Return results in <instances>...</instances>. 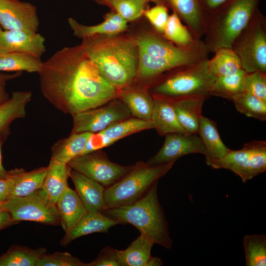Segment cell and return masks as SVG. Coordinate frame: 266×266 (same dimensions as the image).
<instances>
[{"label":"cell","instance_id":"d590c367","mask_svg":"<svg viewBox=\"0 0 266 266\" xmlns=\"http://www.w3.org/2000/svg\"><path fill=\"white\" fill-rule=\"evenodd\" d=\"M245 266H266V235L265 234L245 235L243 238Z\"/></svg>","mask_w":266,"mask_h":266},{"label":"cell","instance_id":"f1b7e54d","mask_svg":"<svg viewBox=\"0 0 266 266\" xmlns=\"http://www.w3.org/2000/svg\"><path fill=\"white\" fill-rule=\"evenodd\" d=\"M43 62L33 55L16 52H0V71L38 73Z\"/></svg>","mask_w":266,"mask_h":266},{"label":"cell","instance_id":"4fadbf2b","mask_svg":"<svg viewBox=\"0 0 266 266\" xmlns=\"http://www.w3.org/2000/svg\"><path fill=\"white\" fill-rule=\"evenodd\" d=\"M191 154H205L203 144L198 133H172L166 134L160 150L147 162L150 166L174 163Z\"/></svg>","mask_w":266,"mask_h":266},{"label":"cell","instance_id":"60d3db41","mask_svg":"<svg viewBox=\"0 0 266 266\" xmlns=\"http://www.w3.org/2000/svg\"><path fill=\"white\" fill-rule=\"evenodd\" d=\"M143 15L156 32L162 34L169 16L167 7L163 3L157 4L150 8L146 9Z\"/></svg>","mask_w":266,"mask_h":266},{"label":"cell","instance_id":"f907efd6","mask_svg":"<svg viewBox=\"0 0 266 266\" xmlns=\"http://www.w3.org/2000/svg\"><path fill=\"white\" fill-rule=\"evenodd\" d=\"M163 264L162 260L157 257H153L149 260L147 266H161Z\"/></svg>","mask_w":266,"mask_h":266},{"label":"cell","instance_id":"f6af8a7d","mask_svg":"<svg viewBox=\"0 0 266 266\" xmlns=\"http://www.w3.org/2000/svg\"><path fill=\"white\" fill-rule=\"evenodd\" d=\"M227 0H200L205 14L214 10Z\"/></svg>","mask_w":266,"mask_h":266},{"label":"cell","instance_id":"30bf717a","mask_svg":"<svg viewBox=\"0 0 266 266\" xmlns=\"http://www.w3.org/2000/svg\"><path fill=\"white\" fill-rule=\"evenodd\" d=\"M3 209L15 223L27 221L52 226L60 224L56 204L42 188L26 196L9 199L3 204Z\"/></svg>","mask_w":266,"mask_h":266},{"label":"cell","instance_id":"9a60e30c","mask_svg":"<svg viewBox=\"0 0 266 266\" xmlns=\"http://www.w3.org/2000/svg\"><path fill=\"white\" fill-rule=\"evenodd\" d=\"M45 41L37 32L3 30L0 35V52H20L40 58L46 52Z\"/></svg>","mask_w":266,"mask_h":266},{"label":"cell","instance_id":"7dc6e473","mask_svg":"<svg viewBox=\"0 0 266 266\" xmlns=\"http://www.w3.org/2000/svg\"><path fill=\"white\" fill-rule=\"evenodd\" d=\"M14 223L8 212L3 209L0 210V231Z\"/></svg>","mask_w":266,"mask_h":266},{"label":"cell","instance_id":"7bdbcfd3","mask_svg":"<svg viewBox=\"0 0 266 266\" xmlns=\"http://www.w3.org/2000/svg\"><path fill=\"white\" fill-rule=\"evenodd\" d=\"M115 141L105 136L100 132L93 133L89 138L85 147L81 155L100 150L112 145Z\"/></svg>","mask_w":266,"mask_h":266},{"label":"cell","instance_id":"681fc988","mask_svg":"<svg viewBox=\"0 0 266 266\" xmlns=\"http://www.w3.org/2000/svg\"><path fill=\"white\" fill-rule=\"evenodd\" d=\"M22 72H16L14 73H0V82L7 81L20 77Z\"/></svg>","mask_w":266,"mask_h":266},{"label":"cell","instance_id":"83f0119b","mask_svg":"<svg viewBox=\"0 0 266 266\" xmlns=\"http://www.w3.org/2000/svg\"><path fill=\"white\" fill-rule=\"evenodd\" d=\"M32 98V93L30 91L12 93L9 99L0 105V131L10 130L12 122L26 117V107Z\"/></svg>","mask_w":266,"mask_h":266},{"label":"cell","instance_id":"e575fe53","mask_svg":"<svg viewBox=\"0 0 266 266\" xmlns=\"http://www.w3.org/2000/svg\"><path fill=\"white\" fill-rule=\"evenodd\" d=\"M150 129H154L151 121L132 116L112 124L99 132L116 142L129 135Z\"/></svg>","mask_w":266,"mask_h":266},{"label":"cell","instance_id":"816d5d0a","mask_svg":"<svg viewBox=\"0 0 266 266\" xmlns=\"http://www.w3.org/2000/svg\"><path fill=\"white\" fill-rule=\"evenodd\" d=\"M98 3L108 5L111 7L112 3L117 0H93Z\"/></svg>","mask_w":266,"mask_h":266},{"label":"cell","instance_id":"ba28073f","mask_svg":"<svg viewBox=\"0 0 266 266\" xmlns=\"http://www.w3.org/2000/svg\"><path fill=\"white\" fill-rule=\"evenodd\" d=\"M231 48L246 72L266 73V17L259 9L236 37Z\"/></svg>","mask_w":266,"mask_h":266},{"label":"cell","instance_id":"ab89813d","mask_svg":"<svg viewBox=\"0 0 266 266\" xmlns=\"http://www.w3.org/2000/svg\"><path fill=\"white\" fill-rule=\"evenodd\" d=\"M87 263L66 252L46 253L36 263V266H87Z\"/></svg>","mask_w":266,"mask_h":266},{"label":"cell","instance_id":"2e32d148","mask_svg":"<svg viewBox=\"0 0 266 266\" xmlns=\"http://www.w3.org/2000/svg\"><path fill=\"white\" fill-rule=\"evenodd\" d=\"M47 166L30 171L22 168L7 171L6 177L9 199L29 195L42 187Z\"/></svg>","mask_w":266,"mask_h":266},{"label":"cell","instance_id":"74e56055","mask_svg":"<svg viewBox=\"0 0 266 266\" xmlns=\"http://www.w3.org/2000/svg\"><path fill=\"white\" fill-rule=\"evenodd\" d=\"M146 3L143 0H117L112 3L111 7L128 22L142 16Z\"/></svg>","mask_w":266,"mask_h":266},{"label":"cell","instance_id":"ac0fdd59","mask_svg":"<svg viewBox=\"0 0 266 266\" xmlns=\"http://www.w3.org/2000/svg\"><path fill=\"white\" fill-rule=\"evenodd\" d=\"M73 34L82 39L95 36H112L119 34L127 28V21L116 12L105 16L104 20L97 25H86L72 17L67 19Z\"/></svg>","mask_w":266,"mask_h":266},{"label":"cell","instance_id":"d6986e66","mask_svg":"<svg viewBox=\"0 0 266 266\" xmlns=\"http://www.w3.org/2000/svg\"><path fill=\"white\" fill-rule=\"evenodd\" d=\"M186 24L194 37L199 40L205 34V12L200 0H162Z\"/></svg>","mask_w":266,"mask_h":266},{"label":"cell","instance_id":"8fae6325","mask_svg":"<svg viewBox=\"0 0 266 266\" xmlns=\"http://www.w3.org/2000/svg\"><path fill=\"white\" fill-rule=\"evenodd\" d=\"M68 165L105 188L120 180L135 166V164L123 166L112 162L100 150L79 156Z\"/></svg>","mask_w":266,"mask_h":266},{"label":"cell","instance_id":"e0dca14e","mask_svg":"<svg viewBox=\"0 0 266 266\" xmlns=\"http://www.w3.org/2000/svg\"><path fill=\"white\" fill-rule=\"evenodd\" d=\"M69 177L87 212H102L107 209L104 198L105 187L72 168Z\"/></svg>","mask_w":266,"mask_h":266},{"label":"cell","instance_id":"44dd1931","mask_svg":"<svg viewBox=\"0 0 266 266\" xmlns=\"http://www.w3.org/2000/svg\"><path fill=\"white\" fill-rule=\"evenodd\" d=\"M206 99L202 96L169 99L179 123L187 133H198L202 107Z\"/></svg>","mask_w":266,"mask_h":266},{"label":"cell","instance_id":"d4e9b609","mask_svg":"<svg viewBox=\"0 0 266 266\" xmlns=\"http://www.w3.org/2000/svg\"><path fill=\"white\" fill-rule=\"evenodd\" d=\"M70 166L66 164L50 160L42 189L50 200L55 204L62 194L68 187Z\"/></svg>","mask_w":266,"mask_h":266},{"label":"cell","instance_id":"836d02e7","mask_svg":"<svg viewBox=\"0 0 266 266\" xmlns=\"http://www.w3.org/2000/svg\"><path fill=\"white\" fill-rule=\"evenodd\" d=\"M246 73L242 69L233 74L217 77L212 86L210 96L232 100L234 97L244 92Z\"/></svg>","mask_w":266,"mask_h":266},{"label":"cell","instance_id":"f546056e","mask_svg":"<svg viewBox=\"0 0 266 266\" xmlns=\"http://www.w3.org/2000/svg\"><path fill=\"white\" fill-rule=\"evenodd\" d=\"M154 244L149 237L140 233L127 249L118 252L125 266H147Z\"/></svg>","mask_w":266,"mask_h":266},{"label":"cell","instance_id":"8992f818","mask_svg":"<svg viewBox=\"0 0 266 266\" xmlns=\"http://www.w3.org/2000/svg\"><path fill=\"white\" fill-rule=\"evenodd\" d=\"M208 60L181 66L166 73L167 74L158 78L152 87L154 96L170 99L188 96L208 98L216 77L208 69Z\"/></svg>","mask_w":266,"mask_h":266},{"label":"cell","instance_id":"f35d334b","mask_svg":"<svg viewBox=\"0 0 266 266\" xmlns=\"http://www.w3.org/2000/svg\"><path fill=\"white\" fill-rule=\"evenodd\" d=\"M243 92L266 101V73L259 71L246 72Z\"/></svg>","mask_w":266,"mask_h":266},{"label":"cell","instance_id":"cb8c5ba5","mask_svg":"<svg viewBox=\"0 0 266 266\" xmlns=\"http://www.w3.org/2000/svg\"><path fill=\"white\" fill-rule=\"evenodd\" d=\"M198 134L204 146L205 162L208 166L222 158L229 150L221 138L214 121L202 115Z\"/></svg>","mask_w":266,"mask_h":266},{"label":"cell","instance_id":"1f68e13d","mask_svg":"<svg viewBox=\"0 0 266 266\" xmlns=\"http://www.w3.org/2000/svg\"><path fill=\"white\" fill-rule=\"evenodd\" d=\"M162 35L174 44L184 48H191L199 45L202 40L196 39L188 28L174 12L169 15Z\"/></svg>","mask_w":266,"mask_h":266},{"label":"cell","instance_id":"7c38bea8","mask_svg":"<svg viewBox=\"0 0 266 266\" xmlns=\"http://www.w3.org/2000/svg\"><path fill=\"white\" fill-rule=\"evenodd\" d=\"M71 133L103 131L110 125L132 117L127 106L118 98L72 116Z\"/></svg>","mask_w":266,"mask_h":266},{"label":"cell","instance_id":"484cf974","mask_svg":"<svg viewBox=\"0 0 266 266\" xmlns=\"http://www.w3.org/2000/svg\"><path fill=\"white\" fill-rule=\"evenodd\" d=\"M118 98L127 106L132 116L150 121L154 98L147 92L131 85L119 90Z\"/></svg>","mask_w":266,"mask_h":266},{"label":"cell","instance_id":"7a4b0ae2","mask_svg":"<svg viewBox=\"0 0 266 266\" xmlns=\"http://www.w3.org/2000/svg\"><path fill=\"white\" fill-rule=\"evenodd\" d=\"M103 77L117 90L135 80L138 61L135 40L123 36H95L81 44Z\"/></svg>","mask_w":266,"mask_h":266},{"label":"cell","instance_id":"bcb514c9","mask_svg":"<svg viewBox=\"0 0 266 266\" xmlns=\"http://www.w3.org/2000/svg\"><path fill=\"white\" fill-rule=\"evenodd\" d=\"M9 199L6 179L0 177V210H3V205Z\"/></svg>","mask_w":266,"mask_h":266},{"label":"cell","instance_id":"d6a6232c","mask_svg":"<svg viewBox=\"0 0 266 266\" xmlns=\"http://www.w3.org/2000/svg\"><path fill=\"white\" fill-rule=\"evenodd\" d=\"M46 253L45 248L32 249L14 245L0 256V266H36L38 260Z\"/></svg>","mask_w":266,"mask_h":266},{"label":"cell","instance_id":"8d00e7d4","mask_svg":"<svg viewBox=\"0 0 266 266\" xmlns=\"http://www.w3.org/2000/svg\"><path fill=\"white\" fill-rule=\"evenodd\" d=\"M232 101L239 112L262 121L266 120V101L245 92L236 96Z\"/></svg>","mask_w":266,"mask_h":266},{"label":"cell","instance_id":"ffe728a7","mask_svg":"<svg viewBox=\"0 0 266 266\" xmlns=\"http://www.w3.org/2000/svg\"><path fill=\"white\" fill-rule=\"evenodd\" d=\"M124 224L109 217L101 212H87L75 226L61 240L66 246L74 239L95 233H105L117 225Z\"/></svg>","mask_w":266,"mask_h":266},{"label":"cell","instance_id":"4316f807","mask_svg":"<svg viewBox=\"0 0 266 266\" xmlns=\"http://www.w3.org/2000/svg\"><path fill=\"white\" fill-rule=\"evenodd\" d=\"M93 133H70V135L56 141L51 147L50 160L61 163H68L80 156Z\"/></svg>","mask_w":266,"mask_h":266},{"label":"cell","instance_id":"3957f363","mask_svg":"<svg viewBox=\"0 0 266 266\" xmlns=\"http://www.w3.org/2000/svg\"><path fill=\"white\" fill-rule=\"evenodd\" d=\"M135 40L138 53L135 79L157 80L175 68L208 59L209 52L203 40L196 46L184 48L154 33L142 34Z\"/></svg>","mask_w":266,"mask_h":266},{"label":"cell","instance_id":"277c9868","mask_svg":"<svg viewBox=\"0 0 266 266\" xmlns=\"http://www.w3.org/2000/svg\"><path fill=\"white\" fill-rule=\"evenodd\" d=\"M104 215L124 224L129 223L140 233L149 237L155 244L166 249L172 247L168 224L158 196V182L137 201L125 205L108 208Z\"/></svg>","mask_w":266,"mask_h":266},{"label":"cell","instance_id":"7402d4cb","mask_svg":"<svg viewBox=\"0 0 266 266\" xmlns=\"http://www.w3.org/2000/svg\"><path fill=\"white\" fill-rule=\"evenodd\" d=\"M161 135L172 133L188 134L179 123L171 100L167 98L154 97L151 120Z\"/></svg>","mask_w":266,"mask_h":266},{"label":"cell","instance_id":"f5cc1de1","mask_svg":"<svg viewBox=\"0 0 266 266\" xmlns=\"http://www.w3.org/2000/svg\"><path fill=\"white\" fill-rule=\"evenodd\" d=\"M144 0L146 2H153L155 3L156 4L163 3V1H162V0Z\"/></svg>","mask_w":266,"mask_h":266},{"label":"cell","instance_id":"ee69618b","mask_svg":"<svg viewBox=\"0 0 266 266\" xmlns=\"http://www.w3.org/2000/svg\"><path fill=\"white\" fill-rule=\"evenodd\" d=\"M10 134V130L0 131V177L6 178L7 171L4 168L2 161L1 147Z\"/></svg>","mask_w":266,"mask_h":266},{"label":"cell","instance_id":"9c48e42d","mask_svg":"<svg viewBox=\"0 0 266 266\" xmlns=\"http://www.w3.org/2000/svg\"><path fill=\"white\" fill-rule=\"evenodd\" d=\"M209 166L230 170L245 183L266 171V142L255 140L245 143L239 150L229 149L222 158Z\"/></svg>","mask_w":266,"mask_h":266},{"label":"cell","instance_id":"b9f144b4","mask_svg":"<svg viewBox=\"0 0 266 266\" xmlns=\"http://www.w3.org/2000/svg\"><path fill=\"white\" fill-rule=\"evenodd\" d=\"M87 266H125L121 259L118 250L110 247H105L100 252L93 261Z\"/></svg>","mask_w":266,"mask_h":266},{"label":"cell","instance_id":"4dcf8cb0","mask_svg":"<svg viewBox=\"0 0 266 266\" xmlns=\"http://www.w3.org/2000/svg\"><path fill=\"white\" fill-rule=\"evenodd\" d=\"M214 53L213 57L208 59L207 65L210 72L216 77L233 74L243 69L238 57L231 48H220Z\"/></svg>","mask_w":266,"mask_h":266},{"label":"cell","instance_id":"c3c4849f","mask_svg":"<svg viewBox=\"0 0 266 266\" xmlns=\"http://www.w3.org/2000/svg\"><path fill=\"white\" fill-rule=\"evenodd\" d=\"M9 98L6 90V82H0V105L7 101Z\"/></svg>","mask_w":266,"mask_h":266},{"label":"cell","instance_id":"603a6c76","mask_svg":"<svg viewBox=\"0 0 266 266\" xmlns=\"http://www.w3.org/2000/svg\"><path fill=\"white\" fill-rule=\"evenodd\" d=\"M65 234L68 233L87 212L76 192L70 187L62 194L56 204Z\"/></svg>","mask_w":266,"mask_h":266},{"label":"cell","instance_id":"5bb4252c","mask_svg":"<svg viewBox=\"0 0 266 266\" xmlns=\"http://www.w3.org/2000/svg\"><path fill=\"white\" fill-rule=\"evenodd\" d=\"M0 25L3 30L37 33L39 21L36 7L19 0H0Z\"/></svg>","mask_w":266,"mask_h":266},{"label":"cell","instance_id":"5b68a950","mask_svg":"<svg viewBox=\"0 0 266 266\" xmlns=\"http://www.w3.org/2000/svg\"><path fill=\"white\" fill-rule=\"evenodd\" d=\"M260 0H227L205 14V39L209 52L231 48L238 34L258 9Z\"/></svg>","mask_w":266,"mask_h":266},{"label":"cell","instance_id":"db71d44e","mask_svg":"<svg viewBox=\"0 0 266 266\" xmlns=\"http://www.w3.org/2000/svg\"><path fill=\"white\" fill-rule=\"evenodd\" d=\"M2 31H3V29H2V28L1 26V25H0V35L1 33V32H2Z\"/></svg>","mask_w":266,"mask_h":266},{"label":"cell","instance_id":"6da1fadb","mask_svg":"<svg viewBox=\"0 0 266 266\" xmlns=\"http://www.w3.org/2000/svg\"><path fill=\"white\" fill-rule=\"evenodd\" d=\"M38 74L43 97L65 114L73 116L118 97L119 90L103 77L81 44L56 51Z\"/></svg>","mask_w":266,"mask_h":266},{"label":"cell","instance_id":"52a82bcc","mask_svg":"<svg viewBox=\"0 0 266 266\" xmlns=\"http://www.w3.org/2000/svg\"><path fill=\"white\" fill-rule=\"evenodd\" d=\"M174 163L150 166L142 162L120 180L106 188L104 192L107 209L132 203L142 198Z\"/></svg>","mask_w":266,"mask_h":266}]
</instances>
